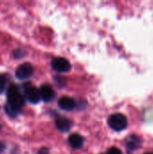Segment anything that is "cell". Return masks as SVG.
<instances>
[{
    "instance_id": "6da1fadb",
    "label": "cell",
    "mask_w": 153,
    "mask_h": 154,
    "mask_svg": "<svg viewBox=\"0 0 153 154\" xmlns=\"http://www.w3.org/2000/svg\"><path fill=\"white\" fill-rule=\"evenodd\" d=\"M7 99H8L7 105L16 112H19L20 109L24 105V97L18 90L17 87L14 85L9 87L7 92Z\"/></svg>"
},
{
    "instance_id": "7a4b0ae2",
    "label": "cell",
    "mask_w": 153,
    "mask_h": 154,
    "mask_svg": "<svg viewBox=\"0 0 153 154\" xmlns=\"http://www.w3.org/2000/svg\"><path fill=\"white\" fill-rule=\"evenodd\" d=\"M127 119L123 114H114L108 119L109 126L116 132L124 130L127 126Z\"/></svg>"
},
{
    "instance_id": "3957f363",
    "label": "cell",
    "mask_w": 153,
    "mask_h": 154,
    "mask_svg": "<svg viewBox=\"0 0 153 154\" xmlns=\"http://www.w3.org/2000/svg\"><path fill=\"white\" fill-rule=\"evenodd\" d=\"M51 67L57 72H68L71 69L69 61L64 58L57 57L54 58L51 61Z\"/></svg>"
},
{
    "instance_id": "277c9868",
    "label": "cell",
    "mask_w": 153,
    "mask_h": 154,
    "mask_svg": "<svg viewBox=\"0 0 153 154\" xmlns=\"http://www.w3.org/2000/svg\"><path fill=\"white\" fill-rule=\"evenodd\" d=\"M33 73V68L30 63H23L20 65L15 70V76L19 79H25L31 77Z\"/></svg>"
},
{
    "instance_id": "5b68a950",
    "label": "cell",
    "mask_w": 153,
    "mask_h": 154,
    "mask_svg": "<svg viewBox=\"0 0 153 154\" xmlns=\"http://www.w3.org/2000/svg\"><path fill=\"white\" fill-rule=\"evenodd\" d=\"M24 95L26 99L32 104H37L41 99L39 89L33 87H26L24 88Z\"/></svg>"
},
{
    "instance_id": "8992f818",
    "label": "cell",
    "mask_w": 153,
    "mask_h": 154,
    "mask_svg": "<svg viewBox=\"0 0 153 154\" xmlns=\"http://www.w3.org/2000/svg\"><path fill=\"white\" fill-rule=\"evenodd\" d=\"M39 91H40L41 98L43 99L46 102L51 101L54 98V97H55L54 90L49 85H43V86H41V88L39 89Z\"/></svg>"
},
{
    "instance_id": "52a82bcc",
    "label": "cell",
    "mask_w": 153,
    "mask_h": 154,
    "mask_svg": "<svg viewBox=\"0 0 153 154\" xmlns=\"http://www.w3.org/2000/svg\"><path fill=\"white\" fill-rule=\"evenodd\" d=\"M59 106H60V107L62 108L63 110L69 111V110L74 109L76 104H75V101H74L71 97H62L59 100Z\"/></svg>"
},
{
    "instance_id": "ba28073f",
    "label": "cell",
    "mask_w": 153,
    "mask_h": 154,
    "mask_svg": "<svg viewBox=\"0 0 153 154\" xmlns=\"http://www.w3.org/2000/svg\"><path fill=\"white\" fill-rule=\"evenodd\" d=\"M142 139L137 135H131L126 140V146L130 150H136L142 145Z\"/></svg>"
},
{
    "instance_id": "9c48e42d",
    "label": "cell",
    "mask_w": 153,
    "mask_h": 154,
    "mask_svg": "<svg viewBox=\"0 0 153 154\" xmlns=\"http://www.w3.org/2000/svg\"><path fill=\"white\" fill-rule=\"evenodd\" d=\"M69 144L71 145L72 148L79 149V148L82 147L83 143H84V140H83V138H82L81 135H79L78 134H71L69 136Z\"/></svg>"
},
{
    "instance_id": "30bf717a",
    "label": "cell",
    "mask_w": 153,
    "mask_h": 154,
    "mask_svg": "<svg viewBox=\"0 0 153 154\" xmlns=\"http://www.w3.org/2000/svg\"><path fill=\"white\" fill-rule=\"evenodd\" d=\"M56 126L61 132H68L71 127V123H70V121L69 119L61 117V118L57 119Z\"/></svg>"
},
{
    "instance_id": "8fae6325",
    "label": "cell",
    "mask_w": 153,
    "mask_h": 154,
    "mask_svg": "<svg viewBox=\"0 0 153 154\" xmlns=\"http://www.w3.org/2000/svg\"><path fill=\"white\" fill-rule=\"evenodd\" d=\"M6 85V79L4 75H0V94L5 90Z\"/></svg>"
},
{
    "instance_id": "7c38bea8",
    "label": "cell",
    "mask_w": 153,
    "mask_h": 154,
    "mask_svg": "<svg viewBox=\"0 0 153 154\" xmlns=\"http://www.w3.org/2000/svg\"><path fill=\"white\" fill-rule=\"evenodd\" d=\"M107 154H123L120 149L116 148V147H112L108 150Z\"/></svg>"
},
{
    "instance_id": "4fadbf2b",
    "label": "cell",
    "mask_w": 153,
    "mask_h": 154,
    "mask_svg": "<svg viewBox=\"0 0 153 154\" xmlns=\"http://www.w3.org/2000/svg\"><path fill=\"white\" fill-rule=\"evenodd\" d=\"M38 154H50V152H49V150L47 148H42L39 151Z\"/></svg>"
},
{
    "instance_id": "5bb4252c",
    "label": "cell",
    "mask_w": 153,
    "mask_h": 154,
    "mask_svg": "<svg viewBox=\"0 0 153 154\" xmlns=\"http://www.w3.org/2000/svg\"><path fill=\"white\" fill-rule=\"evenodd\" d=\"M5 144H4L3 143H0V152H3V151L5 150Z\"/></svg>"
},
{
    "instance_id": "9a60e30c",
    "label": "cell",
    "mask_w": 153,
    "mask_h": 154,
    "mask_svg": "<svg viewBox=\"0 0 153 154\" xmlns=\"http://www.w3.org/2000/svg\"><path fill=\"white\" fill-rule=\"evenodd\" d=\"M144 154H153L152 152H146V153H144Z\"/></svg>"
}]
</instances>
